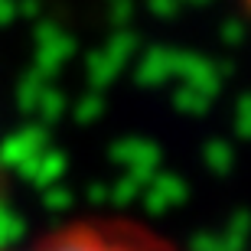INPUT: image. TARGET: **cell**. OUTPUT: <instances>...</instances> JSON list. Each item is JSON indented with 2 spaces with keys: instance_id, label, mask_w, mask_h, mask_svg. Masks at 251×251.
I'll return each mask as SVG.
<instances>
[{
  "instance_id": "1",
  "label": "cell",
  "mask_w": 251,
  "mask_h": 251,
  "mask_svg": "<svg viewBox=\"0 0 251 251\" xmlns=\"http://www.w3.org/2000/svg\"><path fill=\"white\" fill-rule=\"evenodd\" d=\"M29 251H147L140 242L127 238V235H114V232H62L52 235L46 242H39Z\"/></svg>"
}]
</instances>
